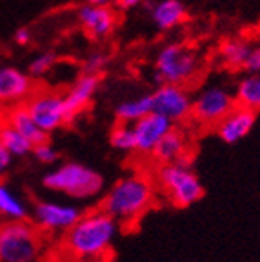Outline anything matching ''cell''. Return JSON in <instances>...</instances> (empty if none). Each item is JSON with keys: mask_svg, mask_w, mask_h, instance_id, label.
Here are the masks:
<instances>
[{"mask_svg": "<svg viewBox=\"0 0 260 262\" xmlns=\"http://www.w3.org/2000/svg\"><path fill=\"white\" fill-rule=\"evenodd\" d=\"M120 224L104 209L82 213L66 233V248L80 262H104L111 253Z\"/></svg>", "mask_w": 260, "mask_h": 262, "instance_id": "obj_1", "label": "cell"}, {"mask_svg": "<svg viewBox=\"0 0 260 262\" xmlns=\"http://www.w3.org/2000/svg\"><path fill=\"white\" fill-rule=\"evenodd\" d=\"M155 202V186L146 175L122 177L117 180L102 201V209L118 224H133Z\"/></svg>", "mask_w": 260, "mask_h": 262, "instance_id": "obj_2", "label": "cell"}, {"mask_svg": "<svg viewBox=\"0 0 260 262\" xmlns=\"http://www.w3.org/2000/svg\"><path fill=\"white\" fill-rule=\"evenodd\" d=\"M46 189L60 193L77 201H90L102 193L104 189V177L93 168H88L78 162L60 164L42 179Z\"/></svg>", "mask_w": 260, "mask_h": 262, "instance_id": "obj_3", "label": "cell"}, {"mask_svg": "<svg viewBox=\"0 0 260 262\" xmlns=\"http://www.w3.org/2000/svg\"><path fill=\"white\" fill-rule=\"evenodd\" d=\"M157 182L175 208H189L204 195L202 182L186 159L162 164L157 171Z\"/></svg>", "mask_w": 260, "mask_h": 262, "instance_id": "obj_4", "label": "cell"}, {"mask_svg": "<svg viewBox=\"0 0 260 262\" xmlns=\"http://www.w3.org/2000/svg\"><path fill=\"white\" fill-rule=\"evenodd\" d=\"M40 251L42 242L35 224L0 222V262H38Z\"/></svg>", "mask_w": 260, "mask_h": 262, "instance_id": "obj_5", "label": "cell"}, {"mask_svg": "<svg viewBox=\"0 0 260 262\" xmlns=\"http://www.w3.org/2000/svg\"><path fill=\"white\" fill-rule=\"evenodd\" d=\"M199 55L191 48L179 42L164 46L155 60L153 78L157 84H177L184 86L199 71Z\"/></svg>", "mask_w": 260, "mask_h": 262, "instance_id": "obj_6", "label": "cell"}, {"mask_svg": "<svg viewBox=\"0 0 260 262\" xmlns=\"http://www.w3.org/2000/svg\"><path fill=\"white\" fill-rule=\"evenodd\" d=\"M29 215L38 229H44L49 233H60V231L68 233L82 217V211L75 204L62 201H37Z\"/></svg>", "mask_w": 260, "mask_h": 262, "instance_id": "obj_7", "label": "cell"}, {"mask_svg": "<svg viewBox=\"0 0 260 262\" xmlns=\"http://www.w3.org/2000/svg\"><path fill=\"white\" fill-rule=\"evenodd\" d=\"M24 106L35 119V122L40 126V129L46 131L48 135L66 124L73 122V119L68 113V107H66L64 95L38 93L35 97H29Z\"/></svg>", "mask_w": 260, "mask_h": 262, "instance_id": "obj_8", "label": "cell"}, {"mask_svg": "<svg viewBox=\"0 0 260 262\" xmlns=\"http://www.w3.org/2000/svg\"><path fill=\"white\" fill-rule=\"evenodd\" d=\"M236 106L235 95L220 86H209L193 98L191 115L200 124H219Z\"/></svg>", "mask_w": 260, "mask_h": 262, "instance_id": "obj_9", "label": "cell"}, {"mask_svg": "<svg viewBox=\"0 0 260 262\" xmlns=\"http://www.w3.org/2000/svg\"><path fill=\"white\" fill-rule=\"evenodd\" d=\"M153 100V111L160 113L162 117L169 119L171 122H180L191 115L193 98L186 91L184 86L177 84H160L151 93Z\"/></svg>", "mask_w": 260, "mask_h": 262, "instance_id": "obj_10", "label": "cell"}, {"mask_svg": "<svg viewBox=\"0 0 260 262\" xmlns=\"http://www.w3.org/2000/svg\"><path fill=\"white\" fill-rule=\"evenodd\" d=\"M131 126H133L137 151L144 153V155H151L153 149L157 147V144L164 139L167 131L175 127V124L171 122L169 119H166V117H162L160 113L151 111L149 115H146L144 119L137 120Z\"/></svg>", "mask_w": 260, "mask_h": 262, "instance_id": "obj_11", "label": "cell"}, {"mask_svg": "<svg viewBox=\"0 0 260 262\" xmlns=\"http://www.w3.org/2000/svg\"><path fill=\"white\" fill-rule=\"evenodd\" d=\"M33 78L15 66H0V106H16L31 97Z\"/></svg>", "mask_w": 260, "mask_h": 262, "instance_id": "obj_12", "label": "cell"}, {"mask_svg": "<svg viewBox=\"0 0 260 262\" xmlns=\"http://www.w3.org/2000/svg\"><path fill=\"white\" fill-rule=\"evenodd\" d=\"M77 18L80 22L82 29L93 40H104L113 33L117 26V15L107 6H91L84 4L78 8Z\"/></svg>", "mask_w": 260, "mask_h": 262, "instance_id": "obj_13", "label": "cell"}, {"mask_svg": "<svg viewBox=\"0 0 260 262\" xmlns=\"http://www.w3.org/2000/svg\"><path fill=\"white\" fill-rule=\"evenodd\" d=\"M256 124V113L242 106H235L219 124L216 135L222 142L236 144L249 135Z\"/></svg>", "mask_w": 260, "mask_h": 262, "instance_id": "obj_14", "label": "cell"}, {"mask_svg": "<svg viewBox=\"0 0 260 262\" xmlns=\"http://www.w3.org/2000/svg\"><path fill=\"white\" fill-rule=\"evenodd\" d=\"M100 88V75H84L82 73L71 84L68 93L64 95V102L71 119H77L78 115L93 102L95 95Z\"/></svg>", "mask_w": 260, "mask_h": 262, "instance_id": "obj_15", "label": "cell"}, {"mask_svg": "<svg viewBox=\"0 0 260 262\" xmlns=\"http://www.w3.org/2000/svg\"><path fill=\"white\" fill-rule=\"evenodd\" d=\"M29 213H31V209H29L28 202L11 188V184L0 179V221H28Z\"/></svg>", "mask_w": 260, "mask_h": 262, "instance_id": "obj_16", "label": "cell"}, {"mask_svg": "<svg viewBox=\"0 0 260 262\" xmlns=\"http://www.w3.org/2000/svg\"><path fill=\"white\" fill-rule=\"evenodd\" d=\"M187 151V140L182 131L173 127L171 131H167L164 139L157 144V147L153 149L151 155L155 157L157 162L169 164L177 162V160H184V155Z\"/></svg>", "mask_w": 260, "mask_h": 262, "instance_id": "obj_17", "label": "cell"}, {"mask_svg": "<svg viewBox=\"0 0 260 262\" xmlns=\"http://www.w3.org/2000/svg\"><path fill=\"white\" fill-rule=\"evenodd\" d=\"M186 18V8L180 0H160L151 8V20L160 31L180 26Z\"/></svg>", "mask_w": 260, "mask_h": 262, "instance_id": "obj_18", "label": "cell"}, {"mask_svg": "<svg viewBox=\"0 0 260 262\" xmlns=\"http://www.w3.org/2000/svg\"><path fill=\"white\" fill-rule=\"evenodd\" d=\"M8 124L15 127L16 131H20L28 140H31L33 146L48 142V133L40 129V126L35 122V119H33L31 115H29V111L26 110V106L13 107V110L9 111Z\"/></svg>", "mask_w": 260, "mask_h": 262, "instance_id": "obj_19", "label": "cell"}, {"mask_svg": "<svg viewBox=\"0 0 260 262\" xmlns=\"http://www.w3.org/2000/svg\"><path fill=\"white\" fill-rule=\"evenodd\" d=\"M151 111H153V100H151V93H146L127 98V100L118 104L117 110H115V117H117L118 122L135 124L137 120L149 115Z\"/></svg>", "mask_w": 260, "mask_h": 262, "instance_id": "obj_20", "label": "cell"}, {"mask_svg": "<svg viewBox=\"0 0 260 262\" xmlns=\"http://www.w3.org/2000/svg\"><path fill=\"white\" fill-rule=\"evenodd\" d=\"M236 106H242L246 110H251L255 113L260 111V75L251 73L244 77L236 84L235 90Z\"/></svg>", "mask_w": 260, "mask_h": 262, "instance_id": "obj_21", "label": "cell"}, {"mask_svg": "<svg viewBox=\"0 0 260 262\" xmlns=\"http://www.w3.org/2000/svg\"><path fill=\"white\" fill-rule=\"evenodd\" d=\"M0 144L11 153L13 159H24V157L33 153V142L28 140L20 131H16L13 126H9L8 122L2 124L0 127Z\"/></svg>", "mask_w": 260, "mask_h": 262, "instance_id": "obj_22", "label": "cell"}, {"mask_svg": "<svg viewBox=\"0 0 260 262\" xmlns=\"http://www.w3.org/2000/svg\"><path fill=\"white\" fill-rule=\"evenodd\" d=\"M251 53V44L240 38L226 40L220 48V60L231 70H244L246 62Z\"/></svg>", "mask_w": 260, "mask_h": 262, "instance_id": "obj_23", "label": "cell"}, {"mask_svg": "<svg viewBox=\"0 0 260 262\" xmlns=\"http://www.w3.org/2000/svg\"><path fill=\"white\" fill-rule=\"evenodd\" d=\"M110 144L113 149H117V151H120V153L137 151L133 126H131V124H126V122H118L117 126L111 129Z\"/></svg>", "mask_w": 260, "mask_h": 262, "instance_id": "obj_24", "label": "cell"}, {"mask_svg": "<svg viewBox=\"0 0 260 262\" xmlns=\"http://www.w3.org/2000/svg\"><path fill=\"white\" fill-rule=\"evenodd\" d=\"M57 60H58V57L53 53V51H44V53H38L37 57L29 62L28 75L31 78L44 77V75H48L49 71L57 66Z\"/></svg>", "mask_w": 260, "mask_h": 262, "instance_id": "obj_25", "label": "cell"}, {"mask_svg": "<svg viewBox=\"0 0 260 262\" xmlns=\"http://www.w3.org/2000/svg\"><path fill=\"white\" fill-rule=\"evenodd\" d=\"M107 64H110V55L104 51H95V53L88 55V58L82 64V73L84 75H100L106 71Z\"/></svg>", "mask_w": 260, "mask_h": 262, "instance_id": "obj_26", "label": "cell"}, {"mask_svg": "<svg viewBox=\"0 0 260 262\" xmlns=\"http://www.w3.org/2000/svg\"><path fill=\"white\" fill-rule=\"evenodd\" d=\"M35 159L38 160L40 164H55L58 160V151L55 149L53 146L49 142H44V144H38V146L33 147V153H31Z\"/></svg>", "mask_w": 260, "mask_h": 262, "instance_id": "obj_27", "label": "cell"}, {"mask_svg": "<svg viewBox=\"0 0 260 262\" xmlns=\"http://www.w3.org/2000/svg\"><path fill=\"white\" fill-rule=\"evenodd\" d=\"M244 70L248 73H258L260 71V40L255 46H251V53H249V58L246 62Z\"/></svg>", "mask_w": 260, "mask_h": 262, "instance_id": "obj_28", "label": "cell"}, {"mask_svg": "<svg viewBox=\"0 0 260 262\" xmlns=\"http://www.w3.org/2000/svg\"><path fill=\"white\" fill-rule=\"evenodd\" d=\"M11 164H13V157L11 153L6 149L2 144H0V179L6 175V173L9 171V168H11Z\"/></svg>", "mask_w": 260, "mask_h": 262, "instance_id": "obj_29", "label": "cell"}, {"mask_svg": "<svg viewBox=\"0 0 260 262\" xmlns=\"http://www.w3.org/2000/svg\"><path fill=\"white\" fill-rule=\"evenodd\" d=\"M15 42L18 46H28L31 42V31L28 28H20L15 31Z\"/></svg>", "mask_w": 260, "mask_h": 262, "instance_id": "obj_30", "label": "cell"}, {"mask_svg": "<svg viewBox=\"0 0 260 262\" xmlns=\"http://www.w3.org/2000/svg\"><path fill=\"white\" fill-rule=\"evenodd\" d=\"M144 0H115V4L120 11H131V9L138 8V6L142 4Z\"/></svg>", "mask_w": 260, "mask_h": 262, "instance_id": "obj_31", "label": "cell"}, {"mask_svg": "<svg viewBox=\"0 0 260 262\" xmlns=\"http://www.w3.org/2000/svg\"><path fill=\"white\" fill-rule=\"evenodd\" d=\"M110 0H88L85 4H91V6H107Z\"/></svg>", "mask_w": 260, "mask_h": 262, "instance_id": "obj_32", "label": "cell"}, {"mask_svg": "<svg viewBox=\"0 0 260 262\" xmlns=\"http://www.w3.org/2000/svg\"><path fill=\"white\" fill-rule=\"evenodd\" d=\"M0 127H2V120H0Z\"/></svg>", "mask_w": 260, "mask_h": 262, "instance_id": "obj_33", "label": "cell"}, {"mask_svg": "<svg viewBox=\"0 0 260 262\" xmlns=\"http://www.w3.org/2000/svg\"><path fill=\"white\" fill-rule=\"evenodd\" d=\"M258 75H260V71H258Z\"/></svg>", "mask_w": 260, "mask_h": 262, "instance_id": "obj_34", "label": "cell"}]
</instances>
